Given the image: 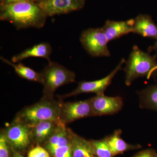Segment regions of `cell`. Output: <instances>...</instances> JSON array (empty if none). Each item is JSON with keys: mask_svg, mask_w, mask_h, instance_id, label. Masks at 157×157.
Returning a JSON list of instances; mask_svg holds the SVG:
<instances>
[{"mask_svg": "<svg viewBox=\"0 0 157 157\" xmlns=\"http://www.w3.org/2000/svg\"><path fill=\"white\" fill-rule=\"evenodd\" d=\"M0 58L4 63L10 65L14 68L15 73L20 77L29 81L36 82L42 84V78L41 73H37L33 69L27 67L21 63L15 64L13 62L8 60L3 57L1 56Z\"/></svg>", "mask_w": 157, "mask_h": 157, "instance_id": "cell-18", "label": "cell"}, {"mask_svg": "<svg viewBox=\"0 0 157 157\" xmlns=\"http://www.w3.org/2000/svg\"><path fill=\"white\" fill-rule=\"evenodd\" d=\"M137 94L140 108L157 111V85L150 86L138 91Z\"/></svg>", "mask_w": 157, "mask_h": 157, "instance_id": "cell-17", "label": "cell"}, {"mask_svg": "<svg viewBox=\"0 0 157 157\" xmlns=\"http://www.w3.org/2000/svg\"><path fill=\"white\" fill-rule=\"evenodd\" d=\"M52 52V48L50 44L48 42H42L14 56L11 59V61L15 63L29 57H39L45 59L49 62Z\"/></svg>", "mask_w": 157, "mask_h": 157, "instance_id": "cell-14", "label": "cell"}, {"mask_svg": "<svg viewBox=\"0 0 157 157\" xmlns=\"http://www.w3.org/2000/svg\"><path fill=\"white\" fill-rule=\"evenodd\" d=\"M30 1V2H32V0H18V2H19V1Z\"/></svg>", "mask_w": 157, "mask_h": 157, "instance_id": "cell-27", "label": "cell"}, {"mask_svg": "<svg viewBox=\"0 0 157 157\" xmlns=\"http://www.w3.org/2000/svg\"><path fill=\"white\" fill-rule=\"evenodd\" d=\"M95 157H113L107 143L106 137L98 140H90Z\"/></svg>", "mask_w": 157, "mask_h": 157, "instance_id": "cell-19", "label": "cell"}, {"mask_svg": "<svg viewBox=\"0 0 157 157\" xmlns=\"http://www.w3.org/2000/svg\"><path fill=\"white\" fill-rule=\"evenodd\" d=\"M45 1H47V0H40V2H44Z\"/></svg>", "mask_w": 157, "mask_h": 157, "instance_id": "cell-28", "label": "cell"}, {"mask_svg": "<svg viewBox=\"0 0 157 157\" xmlns=\"http://www.w3.org/2000/svg\"><path fill=\"white\" fill-rule=\"evenodd\" d=\"M84 3L85 0H47L38 4L48 17L79 10Z\"/></svg>", "mask_w": 157, "mask_h": 157, "instance_id": "cell-10", "label": "cell"}, {"mask_svg": "<svg viewBox=\"0 0 157 157\" xmlns=\"http://www.w3.org/2000/svg\"><path fill=\"white\" fill-rule=\"evenodd\" d=\"M90 99L94 116L113 115L123 107V100L119 96L108 97L101 94Z\"/></svg>", "mask_w": 157, "mask_h": 157, "instance_id": "cell-9", "label": "cell"}, {"mask_svg": "<svg viewBox=\"0 0 157 157\" xmlns=\"http://www.w3.org/2000/svg\"><path fill=\"white\" fill-rule=\"evenodd\" d=\"M94 116L90 99L73 102H62L59 118L62 123L72 122L82 118Z\"/></svg>", "mask_w": 157, "mask_h": 157, "instance_id": "cell-8", "label": "cell"}, {"mask_svg": "<svg viewBox=\"0 0 157 157\" xmlns=\"http://www.w3.org/2000/svg\"><path fill=\"white\" fill-rule=\"evenodd\" d=\"M12 157H25L21 155L19 152L16 151L14 149L12 148Z\"/></svg>", "mask_w": 157, "mask_h": 157, "instance_id": "cell-25", "label": "cell"}, {"mask_svg": "<svg viewBox=\"0 0 157 157\" xmlns=\"http://www.w3.org/2000/svg\"><path fill=\"white\" fill-rule=\"evenodd\" d=\"M147 50H148V53H150V52H151L152 51H155L157 53V38L156 39V41L154 45L149 47Z\"/></svg>", "mask_w": 157, "mask_h": 157, "instance_id": "cell-24", "label": "cell"}, {"mask_svg": "<svg viewBox=\"0 0 157 157\" xmlns=\"http://www.w3.org/2000/svg\"><path fill=\"white\" fill-rule=\"evenodd\" d=\"M47 15L38 4L27 1L5 4L0 19L11 23L17 29H41L45 25Z\"/></svg>", "mask_w": 157, "mask_h": 157, "instance_id": "cell-1", "label": "cell"}, {"mask_svg": "<svg viewBox=\"0 0 157 157\" xmlns=\"http://www.w3.org/2000/svg\"><path fill=\"white\" fill-rule=\"evenodd\" d=\"M132 157H157V153L155 150L148 149L139 152Z\"/></svg>", "mask_w": 157, "mask_h": 157, "instance_id": "cell-23", "label": "cell"}, {"mask_svg": "<svg viewBox=\"0 0 157 157\" xmlns=\"http://www.w3.org/2000/svg\"><path fill=\"white\" fill-rule=\"evenodd\" d=\"M72 157H95L90 140H87L71 131Z\"/></svg>", "mask_w": 157, "mask_h": 157, "instance_id": "cell-16", "label": "cell"}, {"mask_svg": "<svg viewBox=\"0 0 157 157\" xmlns=\"http://www.w3.org/2000/svg\"><path fill=\"white\" fill-rule=\"evenodd\" d=\"M63 124H64L52 121H42L34 124L29 127L33 140L39 145L44 144Z\"/></svg>", "mask_w": 157, "mask_h": 157, "instance_id": "cell-11", "label": "cell"}, {"mask_svg": "<svg viewBox=\"0 0 157 157\" xmlns=\"http://www.w3.org/2000/svg\"><path fill=\"white\" fill-rule=\"evenodd\" d=\"M134 23V19L124 21L107 20L102 28L109 42L133 33Z\"/></svg>", "mask_w": 157, "mask_h": 157, "instance_id": "cell-12", "label": "cell"}, {"mask_svg": "<svg viewBox=\"0 0 157 157\" xmlns=\"http://www.w3.org/2000/svg\"><path fill=\"white\" fill-rule=\"evenodd\" d=\"M18 2V0H5V4H10V3L15 2Z\"/></svg>", "mask_w": 157, "mask_h": 157, "instance_id": "cell-26", "label": "cell"}, {"mask_svg": "<svg viewBox=\"0 0 157 157\" xmlns=\"http://www.w3.org/2000/svg\"><path fill=\"white\" fill-rule=\"evenodd\" d=\"M125 62L124 59H123L115 69L106 77L95 81L80 82H78L76 89L69 94L59 96V98L61 99L67 98L83 93H94L96 95L104 94L107 88L111 84L113 79L117 73L121 70Z\"/></svg>", "mask_w": 157, "mask_h": 157, "instance_id": "cell-7", "label": "cell"}, {"mask_svg": "<svg viewBox=\"0 0 157 157\" xmlns=\"http://www.w3.org/2000/svg\"><path fill=\"white\" fill-rule=\"evenodd\" d=\"M1 132L11 148L19 153L26 150L34 142L29 127L14 119Z\"/></svg>", "mask_w": 157, "mask_h": 157, "instance_id": "cell-5", "label": "cell"}, {"mask_svg": "<svg viewBox=\"0 0 157 157\" xmlns=\"http://www.w3.org/2000/svg\"><path fill=\"white\" fill-rule=\"evenodd\" d=\"M47 151L52 157H72V140L69 144L56 147Z\"/></svg>", "mask_w": 157, "mask_h": 157, "instance_id": "cell-20", "label": "cell"}, {"mask_svg": "<svg viewBox=\"0 0 157 157\" xmlns=\"http://www.w3.org/2000/svg\"><path fill=\"white\" fill-rule=\"evenodd\" d=\"M144 37L157 38V25L148 14H140L134 19L133 32Z\"/></svg>", "mask_w": 157, "mask_h": 157, "instance_id": "cell-13", "label": "cell"}, {"mask_svg": "<svg viewBox=\"0 0 157 157\" xmlns=\"http://www.w3.org/2000/svg\"><path fill=\"white\" fill-rule=\"evenodd\" d=\"M43 85V97L53 98L57 89L64 85L74 82L76 74L58 63L50 61L41 72Z\"/></svg>", "mask_w": 157, "mask_h": 157, "instance_id": "cell-4", "label": "cell"}, {"mask_svg": "<svg viewBox=\"0 0 157 157\" xmlns=\"http://www.w3.org/2000/svg\"><path fill=\"white\" fill-rule=\"evenodd\" d=\"M12 149L6 140V137L1 132L0 135V157H10Z\"/></svg>", "mask_w": 157, "mask_h": 157, "instance_id": "cell-21", "label": "cell"}, {"mask_svg": "<svg viewBox=\"0 0 157 157\" xmlns=\"http://www.w3.org/2000/svg\"><path fill=\"white\" fill-rule=\"evenodd\" d=\"M157 71L156 55L140 50L135 45L127 62L124 69L125 84L129 86L136 78L141 77L150 78Z\"/></svg>", "mask_w": 157, "mask_h": 157, "instance_id": "cell-3", "label": "cell"}, {"mask_svg": "<svg viewBox=\"0 0 157 157\" xmlns=\"http://www.w3.org/2000/svg\"><path fill=\"white\" fill-rule=\"evenodd\" d=\"M80 41L84 49L93 57L110 56L107 44L109 42L103 28H91L82 32Z\"/></svg>", "mask_w": 157, "mask_h": 157, "instance_id": "cell-6", "label": "cell"}, {"mask_svg": "<svg viewBox=\"0 0 157 157\" xmlns=\"http://www.w3.org/2000/svg\"><path fill=\"white\" fill-rule=\"evenodd\" d=\"M28 157H50V155L44 147L37 145L29 152Z\"/></svg>", "mask_w": 157, "mask_h": 157, "instance_id": "cell-22", "label": "cell"}, {"mask_svg": "<svg viewBox=\"0 0 157 157\" xmlns=\"http://www.w3.org/2000/svg\"><path fill=\"white\" fill-rule=\"evenodd\" d=\"M62 102L61 99L57 100L54 98H42L36 104L21 110L14 119L29 127L42 121H52L62 123L59 114Z\"/></svg>", "mask_w": 157, "mask_h": 157, "instance_id": "cell-2", "label": "cell"}, {"mask_svg": "<svg viewBox=\"0 0 157 157\" xmlns=\"http://www.w3.org/2000/svg\"><path fill=\"white\" fill-rule=\"evenodd\" d=\"M122 131L115 130L109 136L106 137L107 143L113 156L121 154L125 152L141 148L139 144H132L127 143L122 138Z\"/></svg>", "mask_w": 157, "mask_h": 157, "instance_id": "cell-15", "label": "cell"}]
</instances>
